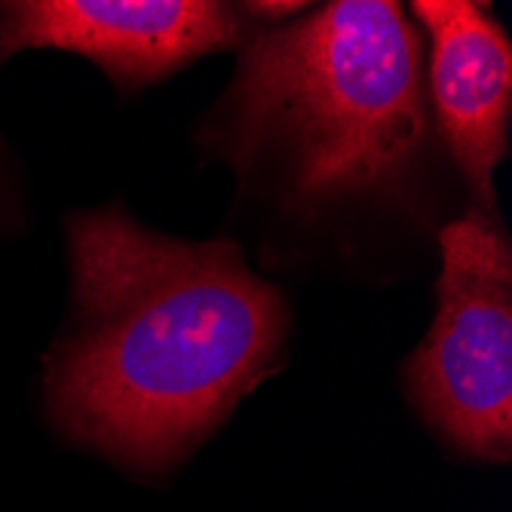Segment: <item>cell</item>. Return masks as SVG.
Instances as JSON below:
<instances>
[{
  "label": "cell",
  "mask_w": 512,
  "mask_h": 512,
  "mask_svg": "<svg viewBox=\"0 0 512 512\" xmlns=\"http://www.w3.org/2000/svg\"><path fill=\"white\" fill-rule=\"evenodd\" d=\"M86 332L50 368L56 421L77 439L160 467L212 430L264 375L283 301L230 243H175L92 212L71 224Z\"/></svg>",
  "instance_id": "1"
},
{
  "label": "cell",
  "mask_w": 512,
  "mask_h": 512,
  "mask_svg": "<svg viewBox=\"0 0 512 512\" xmlns=\"http://www.w3.org/2000/svg\"><path fill=\"white\" fill-rule=\"evenodd\" d=\"M427 142L421 37L390 0H338L249 40L227 99L240 160L273 148L301 197L399 178Z\"/></svg>",
  "instance_id": "2"
},
{
  "label": "cell",
  "mask_w": 512,
  "mask_h": 512,
  "mask_svg": "<svg viewBox=\"0 0 512 512\" xmlns=\"http://www.w3.org/2000/svg\"><path fill=\"white\" fill-rule=\"evenodd\" d=\"M408 381L421 411L460 451L509 457L512 252L482 209L442 230L439 313Z\"/></svg>",
  "instance_id": "3"
},
{
  "label": "cell",
  "mask_w": 512,
  "mask_h": 512,
  "mask_svg": "<svg viewBox=\"0 0 512 512\" xmlns=\"http://www.w3.org/2000/svg\"><path fill=\"white\" fill-rule=\"evenodd\" d=\"M243 34V16L209 0H28L0 13L4 53L71 50L123 86H142L197 56L237 46Z\"/></svg>",
  "instance_id": "4"
},
{
  "label": "cell",
  "mask_w": 512,
  "mask_h": 512,
  "mask_svg": "<svg viewBox=\"0 0 512 512\" xmlns=\"http://www.w3.org/2000/svg\"><path fill=\"white\" fill-rule=\"evenodd\" d=\"M414 16L433 40L430 83L448 148L482 209H491L512 108L509 37L485 4L470 0H417Z\"/></svg>",
  "instance_id": "5"
},
{
  "label": "cell",
  "mask_w": 512,
  "mask_h": 512,
  "mask_svg": "<svg viewBox=\"0 0 512 512\" xmlns=\"http://www.w3.org/2000/svg\"><path fill=\"white\" fill-rule=\"evenodd\" d=\"M243 10L252 19V16H292V13H298L304 7L301 4H249Z\"/></svg>",
  "instance_id": "6"
}]
</instances>
